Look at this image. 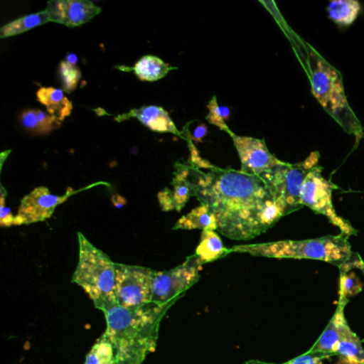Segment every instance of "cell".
Returning a JSON list of instances; mask_svg holds the SVG:
<instances>
[{
	"label": "cell",
	"instance_id": "13",
	"mask_svg": "<svg viewBox=\"0 0 364 364\" xmlns=\"http://www.w3.org/2000/svg\"><path fill=\"white\" fill-rule=\"evenodd\" d=\"M172 188H165L159 193L161 208L165 212L178 210L181 212L191 197H195V186L191 178V163L176 164Z\"/></svg>",
	"mask_w": 364,
	"mask_h": 364
},
{
	"label": "cell",
	"instance_id": "21",
	"mask_svg": "<svg viewBox=\"0 0 364 364\" xmlns=\"http://www.w3.org/2000/svg\"><path fill=\"white\" fill-rule=\"evenodd\" d=\"M336 355L346 364H364V348L357 334L347 326L343 332Z\"/></svg>",
	"mask_w": 364,
	"mask_h": 364
},
{
	"label": "cell",
	"instance_id": "1",
	"mask_svg": "<svg viewBox=\"0 0 364 364\" xmlns=\"http://www.w3.org/2000/svg\"><path fill=\"white\" fill-rule=\"evenodd\" d=\"M189 163L195 197L215 215L223 235L242 240L264 233L259 213L272 196L259 176L231 168L214 167L204 172Z\"/></svg>",
	"mask_w": 364,
	"mask_h": 364
},
{
	"label": "cell",
	"instance_id": "26",
	"mask_svg": "<svg viewBox=\"0 0 364 364\" xmlns=\"http://www.w3.org/2000/svg\"><path fill=\"white\" fill-rule=\"evenodd\" d=\"M283 216H285V210L280 203L274 201L272 198L268 199L262 205L259 213V223L263 232L267 231L274 223H278Z\"/></svg>",
	"mask_w": 364,
	"mask_h": 364
},
{
	"label": "cell",
	"instance_id": "5",
	"mask_svg": "<svg viewBox=\"0 0 364 364\" xmlns=\"http://www.w3.org/2000/svg\"><path fill=\"white\" fill-rule=\"evenodd\" d=\"M80 259L74 272L73 281L90 297L95 308L107 310L117 304L116 263L97 247L93 246L86 236L78 233Z\"/></svg>",
	"mask_w": 364,
	"mask_h": 364
},
{
	"label": "cell",
	"instance_id": "15",
	"mask_svg": "<svg viewBox=\"0 0 364 364\" xmlns=\"http://www.w3.org/2000/svg\"><path fill=\"white\" fill-rule=\"evenodd\" d=\"M345 306H346V304L338 302L336 313L330 319L329 323L315 343L314 346L311 347L308 353L323 355L326 358L330 357V355H336L343 332L348 326L346 318H345Z\"/></svg>",
	"mask_w": 364,
	"mask_h": 364
},
{
	"label": "cell",
	"instance_id": "23",
	"mask_svg": "<svg viewBox=\"0 0 364 364\" xmlns=\"http://www.w3.org/2000/svg\"><path fill=\"white\" fill-rule=\"evenodd\" d=\"M340 269V291H338L340 298H338V302H344L347 304V302L353 296L357 295L358 293L362 291L363 285L360 282L357 274H355V272H351L350 259L344 265L341 266Z\"/></svg>",
	"mask_w": 364,
	"mask_h": 364
},
{
	"label": "cell",
	"instance_id": "25",
	"mask_svg": "<svg viewBox=\"0 0 364 364\" xmlns=\"http://www.w3.org/2000/svg\"><path fill=\"white\" fill-rule=\"evenodd\" d=\"M85 364H116L114 347L105 334H103L91 347Z\"/></svg>",
	"mask_w": 364,
	"mask_h": 364
},
{
	"label": "cell",
	"instance_id": "14",
	"mask_svg": "<svg viewBox=\"0 0 364 364\" xmlns=\"http://www.w3.org/2000/svg\"><path fill=\"white\" fill-rule=\"evenodd\" d=\"M131 118L137 119L151 131L157 132V133H171L180 137L184 136L182 132L178 131L168 112L159 106H142V107L132 109L127 114L116 117L114 120L117 122H122Z\"/></svg>",
	"mask_w": 364,
	"mask_h": 364
},
{
	"label": "cell",
	"instance_id": "31",
	"mask_svg": "<svg viewBox=\"0 0 364 364\" xmlns=\"http://www.w3.org/2000/svg\"><path fill=\"white\" fill-rule=\"evenodd\" d=\"M208 129L205 124H199L197 127H196L195 132L191 134V137L187 138L188 141H196V142H202L203 141V138L208 135Z\"/></svg>",
	"mask_w": 364,
	"mask_h": 364
},
{
	"label": "cell",
	"instance_id": "4",
	"mask_svg": "<svg viewBox=\"0 0 364 364\" xmlns=\"http://www.w3.org/2000/svg\"><path fill=\"white\" fill-rule=\"evenodd\" d=\"M308 55L312 95L346 133L361 138L363 127L349 106L342 74L313 48H309Z\"/></svg>",
	"mask_w": 364,
	"mask_h": 364
},
{
	"label": "cell",
	"instance_id": "27",
	"mask_svg": "<svg viewBox=\"0 0 364 364\" xmlns=\"http://www.w3.org/2000/svg\"><path fill=\"white\" fill-rule=\"evenodd\" d=\"M208 114L206 117V120L210 123V124L215 125V127L220 129L221 131L227 132L229 135H231L233 132L230 131L229 127H228L227 122L230 120L231 117V110L227 106L219 105L218 101H217L216 95L212 97L210 103L208 104Z\"/></svg>",
	"mask_w": 364,
	"mask_h": 364
},
{
	"label": "cell",
	"instance_id": "6",
	"mask_svg": "<svg viewBox=\"0 0 364 364\" xmlns=\"http://www.w3.org/2000/svg\"><path fill=\"white\" fill-rule=\"evenodd\" d=\"M319 159L318 152H312L300 163L283 161L281 165L259 176L272 199L284 208L285 215L304 208L300 203V191L308 174L318 166Z\"/></svg>",
	"mask_w": 364,
	"mask_h": 364
},
{
	"label": "cell",
	"instance_id": "2",
	"mask_svg": "<svg viewBox=\"0 0 364 364\" xmlns=\"http://www.w3.org/2000/svg\"><path fill=\"white\" fill-rule=\"evenodd\" d=\"M172 306L149 304L138 309L114 304L104 311L106 338L114 347L116 364H142L156 350L159 326Z\"/></svg>",
	"mask_w": 364,
	"mask_h": 364
},
{
	"label": "cell",
	"instance_id": "11",
	"mask_svg": "<svg viewBox=\"0 0 364 364\" xmlns=\"http://www.w3.org/2000/svg\"><path fill=\"white\" fill-rule=\"evenodd\" d=\"M232 140L240 159V171L259 176L283 163L269 152L265 140L232 133Z\"/></svg>",
	"mask_w": 364,
	"mask_h": 364
},
{
	"label": "cell",
	"instance_id": "29",
	"mask_svg": "<svg viewBox=\"0 0 364 364\" xmlns=\"http://www.w3.org/2000/svg\"><path fill=\"white\" fill-rule=\"evenodd\" d=\"M6 197L7 191L1 185V196H0V225L4 228L12 227L16 225V216L12 214L11 210L6 206Z\"/></svg>",
	"mask_w": 364,
	"mask_h": 364
},
{
	"label": "cell",
	"instance_id": "28",
	"mask_svg": "<svg viewBox=\"0 0 364 364\" xmlns=\"http://www.w3.org/2000/svg\"><path fill=\"white\" fill-rule=\"evenodd\" d=\"M21 124L27 132L35 134V135H43L42 133L41 124L38 118L37 109H26L21 114Z\"/></svg>",
	"mask_w": 364,
	"mask_h": 364
},
{
	"label": "cell",
	"instance_id": "12",
	"mask_svg": "<svg viewBox=\"0 0 364 364\" xmlns=\"http://www.w3.org/2000/svg\"><path fill=\"white\" fill-rule=\"evenodd\" d=\"M46 11L50 22L74 28L90 22L102 9L89 0H50Z\"/></svg>",
	"mask_w": 364,
	"mask_h": 364
},
{
	"label": "cell",
	"instance_id": "8",
	"mask_svg": "<svg viewBox=\"0 0 364 364\" xmlns=\"http://www.w3.org/2000/svg\"><path fill=\"white\" fill-rule=\"evenodd\" d=\"M323 168L315 167L304 180L300 191V203L302 206L312 210L317 214L323 215L329 219L332 225L340 229L341 234L349 236L355 235L357 231L351 227L348 221L336 214L332 203V191L338 188L333 183L323 176Z\"/></svg>",
	"mask_w": 364,
	"mask_h": 364
},
{
	"label": "cell",
	"instance_id": "33",
	"mask_svg": "<svg viewBox=\"0 0 364 364\" xmlns=\"http://www.w3.org/2000/svg\"><path fill=\"white\" fill-rule=\"evenodd\" d=\"M245 364H272L268 362L257 361V360H251V361L246 362Z\"/></svg>",
	"mask_w": 364,
	"mask_h": 364
},
{
	"label": "cell",
	"instance_id": "10",
	"mask_svg": "<svg viewBox=\"0 0 364 364\" xmlns=\"http://www.w3.org/2000/svg\"><path fill=\"white\" fill-rule=\"evenodd\" d=\"M101 184L107 185L105 183H97L78 191H73L71 187H69L67 193L63 196L52 195L48 187H37L29 195L25 196L21 201L14 225H31V223L48 220L54 214L57 206L67 201L70 197Z\"/></svg>",
	"mask_w": 364,
	"mask_h": 364
},
{
	"label": "cell",
	"instance_id": "17",
	"mask_svg": "<svg viewBox=\"0 0 364 364\" xmlns=\"http://www.w3.org/2000/svg\"><path fill=\"white\" fill-rule=\"evenodd\" d=\"M202 231H216L218 230L216 217L208 206L202 205L193 208L191 213L178 219L173 230H195Z\"/></svg>",
	"mask_w": 364,
	"mask_h": 364
},
{
	"label": "cell",
	"instance_id": "18",
	"mask_svg": "<svg viewBox=\"0 0 364 364\" xmlns=\"http://www.w3.org/2000/svg\"><path fill=\"white\" fill-rule=\"evenodd\" d=\"M231 249L225 248L220 236L215 231H202L201 240L196 249L195 255L201 259L202 264L210 263L225 257Z\"/></svg>",
	"mask_w": 364,
	"mask_h": 364
},
{
	"label": "cell",
	"instance_id": "3",
	"mask_svg": "<svg viewBox=\"0 0 364 364\" xmlns=\"http://www.w3.org/2000/svg\"><path fill=\"white\" fill-rule=\"evenodd\" d=\"M231 252L249 253L255 257L276 259H315L341 266L353 259L347 236L327 235L302 240H279L263 244L240 245L231 248Z\"/></svg>",
	"mask_w": 364,
	"mask_h": 364
},
{
	"label": "cell",
	"instance_id": "16",
	"mask_svg": "<svg viewBox=\"0 0 364 364\" xmlns=\"http://www.w3.org/2000/svg\"><path fill=\"white\" fill-rule=\"evenodd\" d=\"M37 99L42 105L46 106V112L50 116L56 117L63 122L72 114L73 105L65 97V91L53 87H42L38 90Z\"/></svg>",
	"mask_w": 364,
	"mask_h": 364
},
{
	"label": "cell",
	"instance_id": "7",
	"mask_svg": "<svg viewBox=\"0 0 364 364\" xmlns=\"http://www.w3.org/2000/svg\"><path fill=\"white\" fill-rule=\"evenodd\" d=\"M201 259L196 255L187 257L181 265L155 272L153 281L152 304L157 306H173L187 289L198 282L201 274Z\"/></svg>",
	"mask_w": 364,
	"mask_h": 364
},
{
	"label": "cell",
	"instance_id": "32",
	"mask_svg": "<svg viewBox=\"0 0 364 364\" xmlns=\"http://www.w3.org/2000/svg\"><path fill=\"white\" fill-rule=\"evenodd\" d=\"M112 203L114 204L116 208H120L127 204V200H125L122 196L114 195V197H112Z\"/></svg>",
	"mask_w": 364,
	"mask_h": 364
},
{
	"label": "cell",
	"instance_id": "9",
	"mask_svg": "<svg viewBox=\"0 0 364 364\" xmlns=\"http://www.w3.org/2000/svg\"><path fill=\"white\" fill-rule=\"evenodd\" d=\"M155 272L142 266L116 263L117 304L127 309L142 308L151 304Z\"/></svg>",
	"mask_w": 364,
	"mask_h": 364
},
{
	"label": "cell",
	"instance_id": "20",
	"mask_svg": "<svg viewBox=\"0 0 364 364\" xmlns=\"http://www.w3.org/2000/svg\"><path fill=\"white\" fill-rule=\"evenodd\" d=\"M361 10V4L358 3L357 0H333L327 6L330 20L342 27L353 24Z\"/></svg>",
	"mask_w": 364,
	"mask_h": 364
},
{
	"label": "cell",
	"instance_id": "24",
	"mask_svg": "<svg viewBox=\"0 0 364 364\" xmlns=\"http://www.w3.org/2000/svg\"><path fill=\"white\" fill-rule=\"evenodd\" d=\"M78 58L75 54H68L65 60L60 63L59 73L63 80V88L65 92L71 93L77 88L82 78V72L78 69Z\"/></svg>",
	"mask_w": 364,
	"mask_h": 364
},
{
	"label": "cell",
	"instance_id": "19",
	"mask_svg": "<svg viewBox=\"0 0 364 364\" xmlns=\"http://www.w3.org/2000/svg\"><path fill=\"white\" fill-rule=\"evenodd\" d=\"M174 69L176 68L170 67L159 57L144 56L140 58L131 70L142 82H156L165 77Z\"/></svg>",
	"mask_w": 364,
	"mask_h": 364
},
{
	"label": "cell",
	"instance_id": "22",
	"mask_svg": "<svg viewBox=\"0 0 364 364\" xmlns=\"http://www.w3.org/2000/svg\"><path fill=\"white\" fill-rule=\"evenodd\" d=\"M48 22H50V16H48L46 10L38 12V14L22 16V18L5 25L3 28L0 29V38L5 39V38L14 37V36L26 33L31 29L41 26V25L46 24Z\"/></svg>",
	"mask_w": 364,
	"mask_h": 364
},
{
	"label": "cell",
	"instance_id": "30",
	"mask_svg": "<svg viewBox=\"0 0 364 364\" xmlns=\"http://www.w3.org/2000/svg\"><path fill=\"white\" fill-rule=\"evenodd\" d=\"M325 359L326 357L323 355H311V353H306L283 364H323Z\"/></svg>",
	"mask_w": 364,
	"mask_h": 364
}]
</instances>
